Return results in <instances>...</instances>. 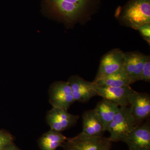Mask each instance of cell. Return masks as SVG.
Segmentation results:
<instances>
[{"label": "cell", "instance_id": "cell-2", "mask_svg": "<svg viewBox=\"0 0 150 150\" xmlns=\"http://www.w3.org/2000/svg\"><path fill=\"white\" fill-rule=\"evenodd\" d=\"M136 123L130 106L119 108L107 129L110 133L109 138L111 142H124L137 126Z\"/></svg>", "mask_w": 150, "mask_h": 150}, {"label": "cell", "instance_id": "cell-5", "mask_svg": "<svg viewBox=\"0 0 150 150\" xmlns=\"http://www.w3.org/2000/svg\"><path fill=\"white\" fill-rule=\"evenodd\" d=\"M93 0H51L56 11L68 21L76 19L87 10Z\"/></svg>", "mask_w": 150, "mask_h": 150}, {"label": "cell", "instance_id": "cell-17", "mask_svg": "<svg viewBox=\"0 0 150 150\" xmlns=\"http://www.w3.org/2000/svg\"><path fill=\"white\" fill-rule=\"evenodd\" d=\"M140 81L150 82V58L149 56H145L144 67L141 75Z\"/></svg>", "mask_w": 150, "mask_h": 150}, {"label": "cell", "instance_id": "cell-11", "mask_svg": "<svg viewBox=\"0 0 150 150\" xmlns=\"http://www.w3.org/2000/svg\"><path fill=\"white\" fill-rule=\"evenodd\" d=\"M131 89L130 86L113 87L96 85L97 96L117 105L119 107L129 105L128 97Z\"/></svg>", "mask_w": 150, "mask_h": 150}, {"label": "cell", "instance_id": "cell-19", "mask_svg": "<svg viewBox=\"0 0 150 150\" xmlns=\"http://www.w3.org/2000/svg\"><path fill=\"white\" fill-rule=\"evenodd\" d=\"M137 30L139 31L142 36L147 41L148 43H150V23L142 25L137 28Z\"/></svg>", "mask_w": 150, "mask_h": 150}, {"label": "cell", "instance_id": "cell-13", "mask_svg": "<svg viewBox=\"0 0 150 150\" xmlns=\"http://www.w3.org/2000/svg\"><path fill=\"white\" fill-rule=\"evenodd\" d=\"M81 133L92 137H103L106 129L95 109L86 110L82 115Z\"/></svg>", "mask_w": 150, "mask_h": 150}, {"label": "cell", "instance_id": "cell-9", "mask_svg": "<svg viewBox=\"0 0 150 150\" xmlns=\"http://www.w3.org/2000/svg\"><path fill=\"white\" fill-rule=\"evenodd\" d=\"M129 150H150V125L137 126L124 140Z\"/></svg>", "mask_w": 150, "mask_h": 150}, {"label": "cell", "instance_id": "cell-8", "mask_svg": "<svg viewBox=\"0 0 150 150\" xmlns=\"http://www.w3.org/2000/svg\"><path fill=\"white\" fill-rule=\"evenodd\" d=\"M68 82L71 89L75 101L88 102L97 96L96 85L93 81H88L79 76H74L69 79Z\"/></svg>", "mask_w": 150, "mask_h": 150}, {"label": "cell", "instance_id": "cell-1", "mask_svg": "<svg viewBox=\"0 0 150 150\" xmlns=\"http://www.w3.org/2000/svg\"><path fill=\"white\" fill-rule=\"evenodd\" d=\"M120 18L125 24L137 29L150 23V0H130L123 8Z\"/></svg>", "mask_w": 150, "mask_h": 150}, {"label": "cell", "instance_id": "cell-7", "mask_svg": "<svg viewBox=\"0 0 150 150\" xmlns=\"http://www.w3.org/2000/svg\"><path fill=\"white\" fill-rule=\"evenodd\" d=\"M132 114L136 122L143 121L150 115V96L131 88L128 97Z\"/></svg>", "mask_w": 150, "mask_h": 150}, {"label": "cell", "instance_id": "cell-14", "mask_svg": "<svg viewBox=\"0 0 150 150\" xmlns=\"http://www.w3.org/2000/svg\"><path fill=\"white\" fill-rule=\"evenodd\" d=\"M93 82L97 86L113 87L127 86L132 84L123 69L113 74L95 79Z\"/></svg>", "mask_w": 150, "mask_h": 150}, {"label": "cell", "instance_id": "cell-6", "mask_svg": "<svg viewBox=\"0 0 150 150\" xmlns=\"http://www.w3.org/2000/svg\"><path fill=\"white\" fill-rule=\"evenodd\" d=\"M79 118V115L71 114L68 110L54 107L48 111L46 116L50 129L59 132L74 126Z\"/></svg>", "mask_w": 150, "mask_h": 150}, {"label": "cell", "instance_id": "cell-10", "mask_svg": "<svg viewBox=\"0 0 150 150\" xmlns=\"http://www.w3.org/2000/svg\"><path fill=\"white\" fill-rule=\"evenodd\" d=\"M124 53L120 49H115L103 57L95 79L113 74L123 69Z\"/></svg>", "mask_w": 150, "mask_h": 150}, {"label": "cell", "instance_id": "cell-4", "mask_svg": "<svg viewBox=\"0 0 150 150\" xmlns=\"http://www.w3.org/2000/svg\"><path fill=\"white\" fill-rule=\"evenodd\" d=\"M49 101L52 107L68 110L75 102L71 89L68 81H56L48 91Z\"/></svg>", "mask_w": 150, "mask_h": 150}, {"label": "cell", "instance_id": "cell-3", "mask_svg": "<svg viewBox=\"0 0 150 150\" xmlns=\"http://www.w3.org/2000/svg\"><path fill=\"white\" fill-rule=\"evenodd\" d=\"M112 143L109 137H92L81 132L67 138L62 147L64 150H111Z\"/></svg>", "mask_w": 150, "mask_h": 150}, {"label": "cell", "instance_id": "cell-12", "mask_svg": "<svg viewBox=\"0 0 150 150\" xmlns=\"http://www.w3.org/2000/svg\"><path fill=\"white\" fill-rule=\"evenodd\" d=\"M145 56L138 53H124L123 69L132 84L140 81Z\"/></svg>", "mask_w": 150, "mask_h": 150}, {"label": "cell", "instance_id": "cell-18", "mask_svg": "<svg viewBox=\"0 0 150 150\" xmlns=\"http://www.w3.org/2000/svg\"><path fill=\"white\" fill-rule=\"evenodd\" d=\"M14 139L11 134L0 130V150H2L6 145L14 142Z\"/></svg>", "mask_w": 150, "mask_h": 150}, {"label": "cell", "instance_id": "cell-15", "mask_svg": "<svg viewBox=\"0 0 150 150\" xmlns=\"http://www.w3.org/2000/svg\"><path fill=\"white\" fill-rule=\"evenodd\" d=\"M67 139L62 132L50 129L40 137L38 144L40 150H56L62 147Z\"/></svg>", "mask_w": 150, "mask_h": 150}, {"label": "cell", "instance_id": "cell-20", "mask_svg": "<svg viewBox=\"0 0 150 150\" xmlns=\"http://www.w3.org/2000/svg\"><path fill=\"white\" fill-rule=\"evenodd\" d=\"M2 150H21L14 144V142L10 143L5 147Z\"/></svg>", "mask_w": 150, "mask_h": 150}, {"label": "cell", "instance_id": "cell-16", "mask_svg": "<svg viewBox=\"0 0 150 150\" xmlns=\"http://www.w3.org/2000/svg\"><path fill=\"white\" fill-rule=\"evenodd\" d=\"M119 106L112 103L103 99L98 103L95 110L102 121L106 131L119 109Z\"/></svg>", "mask_w": 150, "mask_h": 150}]
</instances>
